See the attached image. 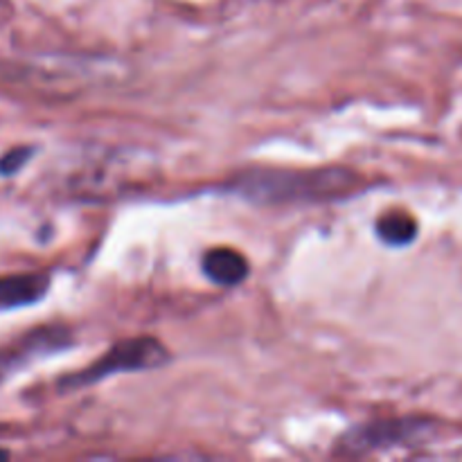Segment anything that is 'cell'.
Returning a JSON list of instances; mask_svg holds the SVG:
<instances>
[{
  "label": "cell",
  "instance_id": "cell-1",
  "mask_svg": "<svg viewBox=\"0 0 462 462\" xmlns=\"http://www.w3.org/2000/svg\"><path fill=\"white\" fill-rule=\"evenodd\" d=\"M239 197L262 206L328 203L361 189V176L343 167L325 170H251L230 183Z\"/></svg>",
  "mask_w": 462,
  "mask_h": 462
},
{
  "label": "cell",
  "instance_id": "cell-4",
  "mask_svg": "<svg viewBox=\"0 0 462 462\" xmlns=\"http://www.w3.org/2000/svg\"><path fill=\"white\" fill-rule=\"evenodd\" d=\"M50 278L45 273H14L0 278V311L36 305L48 293Z\"/></svg>",
  "mask_w": 462,
  "mask_h": 462
},
{
  "label": "cell",
  "instance_id": "cell-5",
  "mask_svg": "<svg viewBox=\"0 0 462 462\" xmlns=\"http://www.w3.org/2000/svg\"><path fill=\"white\" fill-rule=\"evenodd\" d=\"M203 273L221 287H235L248 275V262L235 248H212L203 257Z\"/></svg>",
  "mask_w": 462,
  "mask_h": 462
},
{
  "label": "cell",
  "instance_id": "cell-3",
  "mask_svg": "<svg viewBox=\"0 0 462 462\" xmlns=\"http://www.w3.org/2000/svg\"><path fill=\"white\" fill-rule=\"evenodd\" d=\"M433 433V422L424 418H402V420H379V422L364 424L352 429L350 433L338 440V454L343 456H365L373 451L388 449V447H411L415 442L427 440Z\"/></svg>",
  "mask_w": 462,
  "mask_h": 462
},
{
  "label": "cell",
  "instance_id": "cell-2",
  "mask_svg": "<svg viewBox=\"0 0 462 462\" xmlns=\"http://www.w3.org/2000/svg\"><path fill=\"white\" fill-rule=\"evenodd\" d=\"M170 361V352L158 338L138 337L129 341H120L113 346L102 359L95 361L93 365L84 368L81 373L63 379L61 388H84L90 383H97L102 379L113 377L120 373H143V370H156Z\"/></svg>",
  "mask_w": 462,
  "mask_h": 462
},
{
  "label": "cell",
  "instance_id": "cell-8",
  "mask_svg": "<svg viewBox=\"0 0 462 462\" xmlns=\"http://www.w3.org/2000/svg\"><path fill=\"white\" fill-rule=\"evenodd\" d=\"M5 458H9V451L0 449V460H5Z\"/></svg>",
  "mask_w": 462,
  "mask_h": 462
},
{
  "label": "cell",
  "instance_id": "cell-6",
  "mask_svg": "<svg viewBox=\"0 0 462 462\" xmlns=\"http://www.w3.org/2000/svg\"><path fill=\"white\" fill-rule=\"evenodd\" d=\"M377 233L391 246H406L415 239L418 235V224L413 217L404 210H393L379 217L377 221Z\"/></svg>",
  "mask_w": 462,
  "mask_h": 462
},
{
  "label": "cell",
  "instance_id": "cell-7",
  "mask_svg": "<svg viewBox=\"0 0 462 462\" xmlns=\"http://www.w3.org/2000/svg\"><path fill=\"white\" fill-rule=\"evenodd\" d=\"M32 153H34V147H16L5 153L0 158V176H14L16 171H21L32 158Z\"/></svg>",
  "mask_w": 462,
  "mask_h": 462
}]
</instances>
